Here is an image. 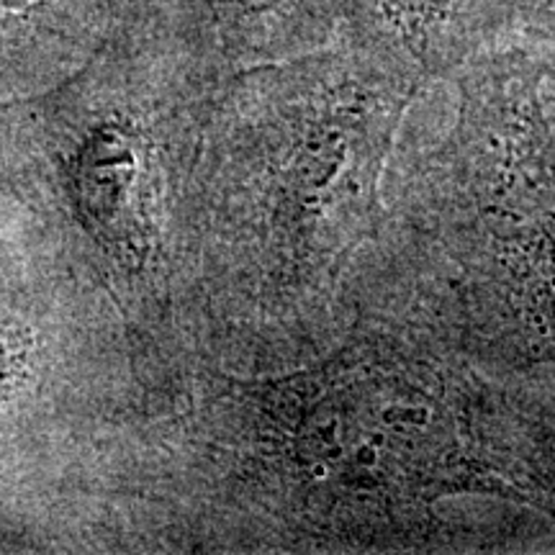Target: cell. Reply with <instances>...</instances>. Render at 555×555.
<instances>
[{"instance_id": "3", "label": "cell", "mask_w": 555, "mask_h": 555, "mask_svg": "<svg viewBox=\"0 0 555 555\" xmlns=\"http://www.w3.org/2000/svg\"><path fill=\"white\" fill-rule=\"evenodd\" d=\"M547 69L499 41L427 82L386 170L376 245L491 363L555 343V165Z\"/></svg>"}, {"instance_id": "2", "label": "cell", "mask_w": 555, "mask_h": 555, "mask_svg": "<svg viewBox=\"0 0 555 555\" xmlns=\"http://www.w3.org/2000/svg\"><path fill=\"white\" fill-rule=\"evenodd\" d=\"M420 90L339 41L237 67L229 80L249 373L301 363L343 330L352 270L384 221L386 170Z\"/></svg>"}, {"instance_id": "4", "label": "cell", "mask_w": 555, "mask_h": 555, "mask_svg": "<svg viewBox=\"0 0 555 555\" xmlns=\"http://www.w3.org/2000/svg\"><path fill=\"white\" fill-rule=\"evenodd\" d=\"M509 0H339L335 41L422 86L506 41Z\"/></svg>"}, {"instance_id": "8", "label": "cell", "mask_w": 555, "mask_h": 555, "mask_svg": "<svg viewBox=\"0 0 555 555\" xmlns=\"http://www.w3.org/2000/svg\"><path fill=\"white\" fill-rule=\"evenodd\" d=\"M31 3L34 0H0V11H21Z\"/></svg>"}, {"instance_id": "5", "label": "cell", "mask_w": 555, "mask_h": 555, "mask_svg": "<svg viewBox=\"0 0 555 555\" xmlns=\"http://www.w3.org/2000/svg\"><path fill=\"white\" fill-rule=\"evenodd\" d=\"M152 142L129 116L90 129L75 168V204L82 227L127 273H142L155 253L150 214Z\"/></svg>"}, {"instance_id": "1", "label": "cell", "mask_w": 555, "mask_h": 555, "mask_svg": "<svg viewBox=\"0 0 555 555\" xmlns=\"http://www.w3.org/2000/svg\"><path fill=\"white\" fill-rule=\"evenodd\" d=\"M519 371L367 247L322 352L237 388L249 547L483 553L535 504Z\"/></svg>"}, {"instance_id": "6", "label": "cell", "mask_w": 555, "mask_h": 555, "mask_svg": "<svg viewBox=\"0 0 555 555\" xmlns=\"http://www.w3.org/2000/svg\"><path fill=\"white\" fill-rule=\"evenodd\" d=\"M221 52L237 67L335 41L339 0H196Z\"/></svg>"}, {"instance_id": "7", "label": "cell", "mask_w": 555, "mask_h": 555, "mask_svg": "<svg viewBox=\"0 0 555 555\" xmlns=\"http://www.w3.org/2000/svg\"><path fill=\"white\" fill-rule=\"evenodd\" d=\"M9 356L11 350L5 343H0V393H3V384L9 380Z\"/></svg>"}]
</instances>
